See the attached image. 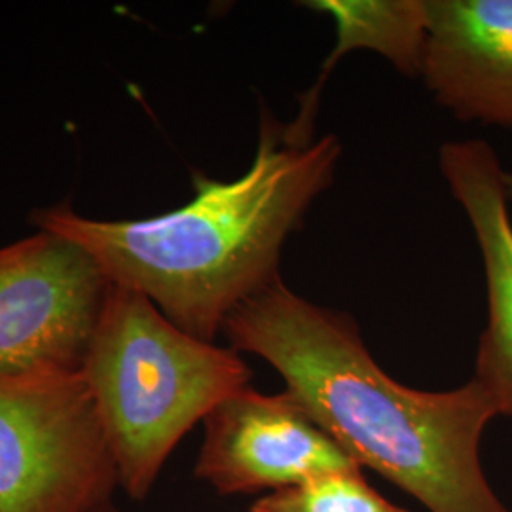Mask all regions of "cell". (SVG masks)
<instances>
[{"mask_svg":"<svg viewBox=\"0 0 512 512\" xmlns=\"http://www.w3.org/2000/svg\"><path fill=\"white\" fill-rule=\"evenodd\" d=\"M439 165L473 228L486 279L488 321L473 380L484 389L497 416H512V220L505 169L484 139L444 143Z\"/></svg>","mask_w":512,"mask_h":512,"instance_id":"obj_7","label":"cell"},{"mask_svg":"<svg viewBox=\"0 0 512 512\" xmlns=\"http://www.w3.org/2000/svg\"><path fill=\"white\" fill-rule=\"evenodd\" d=\"M101 512H120V511H116V509H114V507H109V509H105V511H101Z\"/></svg>","mask_w":512,"mask_h":512,"instance_id":"obj_12","label":"cell"},{"mask_svg":"<svg viewBox=\"0 0 512 512\" xmlns=\"http://www.w3.org/2000/svg\"><path fill=\"white\" fill-rule=\"evenodd\" d=\"M249 512H408L374 490L363 469L315 476L304 484L270 492Z\"/></svg>","mask_w":512,"mask_h":512,"instance_id":"obj_10","label":"cell"},{"mask_svg":"<svg viewBox=\"0 0 512 512\" xmlns=\"http://www.w3.org/2000/svg\"><path fill=\"white\" fill-rule=\"evenodd\" d=\"M359 469L285 391L264 395L247 387L203 420L194 475L219 495H241Z\"/></svg>","mask_w":512,"mask_h":512,"instance_id":"obj_6","label":"cell"},{"mask_svg":"<svg viewBox=\"0 0 512 512\" xmlns=\"http://www.w3.org/2000/svg\"><path fill=\"white\" fill-rule=\"evenodd\" d=\"M420 76L459 120L512 129V0H427Z\"/></svg>","mask_w":512,"mask_h":512,"instance_id":"obj_8","label":"cell"},{"mask_svg":"<svg viewBox=\"0 0 512 512\" xmlns=\"http://www.w3.org/2000/svg\"><path fill=\"white\" fill-rule=\"evenodd\" d=\"M230 348L274 366L285 393L349 458L418 499L429 512H512L482 469L480 442L497 418L471 378L450 391L393 380L346 311L313 304L281 275L222 327Z\"/></svg>","mask_w":512,"mask_h":512,"instance_id":"obj_1","label":"cell"},{"mask_svg":"<svg viewBox=\"0 0 512 512\" xmlns=\"http://www.w3.org/2000/svg\"><path fill=\"white\" fill-rule=\"evenodd\" d=\"M505 186H507V194L512 202V173H505Z\"/></svg>","mask_w":512,"mask_h":512,"instance_id":"obj_11","label":"cell"},{"mask_svg":"<svg viewBox=\"0 0 512 512\" xmlns=\"http://www.w3.org/2000/svg\"><path fill=\"white\" fill-rule=\"evenodd\" d=\"M80 372L133 501L147 499L192 427L253 378L236 349L184 332L147 296L114 283Z\"/></svg>","mask_w":512,"mask_h":512,"instance_id":"obj_3","label":"cell"},{"mask_svg":"<svg viewBox=\"0 0 512 512\" xmlns=\"http://www.w3.org/2000/svg\"><path fill=\"white\" fill-rule=\"evenodd\" d=\"M340 139L308 147L283 139V122L262 110L251 167L234 181L194 173V198L164 215L99 220L67 203L38 209V230L71 239L110 283L133 289L179 329L215 342L228 315L279 277L285 241L334 183Z\"/></svg>","mask_w":512,"mask_h":512,"instance_id":"obj_2","label":"cell"},{"mask_svg":"<svg viewBox=\"0 0 512 512\" xmlns=\"http://www.w3.org/2000/svg\"><path fill=\"white\" fill-rule=\"evenodd\" d=\"M110 281L71 239L38 230L0 249V382L80 370Z\"/></svg>","mask_w":512,"mask_h":512,"instance_id":"obj_5","label":"cell"},{"mask_svg":"<svg viewBox=\"0 0 512 512\" xmlns=\"http://www.w3.org/2000/svg\"><path fill=\"white\" fill-rule=\"evenodd\" d=\"M120 488L80 370L0 382V512H101Z\"/></svg>","mask_w":512,"mask_h":512,"instance_id":"obj_4","label":"cell"},{"mask_svg":"<svg viewBox=\"0 0 512 512\" xmlns=\"http://www.w3.org/2000/svg\"><path fill=\"white\" fill-rule=\"evenodd\" d=\"M302 6L334 21L336 46L321 65L308 92L300 95L293 122L283 124V139L293 147L315 141L321 93L340 59L355 50H370L406 76H420L427 37V0H310Z\"/></svg>","mask_w":512,"mask_h":512,"instance_id":"obj_9","label":"cell"}]
</instances>
